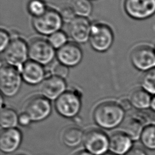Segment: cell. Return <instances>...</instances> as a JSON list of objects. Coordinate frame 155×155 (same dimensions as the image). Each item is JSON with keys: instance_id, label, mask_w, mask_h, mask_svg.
<instances>
[{"instance_id": "cell-1", "label": "cell", "mask_w": 155, "mask_h": 155, "mask_svg": "<svg viewBox=\"0 0 155 155\" xmlns=\"http://www.w3.org/2000/svg\"><path fill=\"white\" fill-rule=\"evenodd\" d=\"M125 111L115 102L107 101L99 104L94 110L93 118L101 127L112 129L119 125L124 119Z\"/></svg>"}, {"instance_id": "cell-2", "label": "cell", "mask_w": 155, "mask_h": 155, "mask_svg": "<svg viewBox=\"0 0 155 155\" xmlns=\"http://www.w3.org/2000/svg\"><path fill=\"white\" fill-rule=\"evenodd\" d=\"M22 79L19 70L7 64L1 65L0 68V89L2 94L12 97L19 91Z\"/></svg>"}, {"instance_id": "cell-3", "label": "cell", "mask_w": 155, "mask_h": 155, "mask_svg": "<svg viewBox=\"0 0 155 155\" xmlns=\"http://www.w3.org/2000/svg\"><path fill=\"white\" fill-rule=\"evenodd\" d=\"M114 33L111 28L102 22L92 24L89 43L96 51L104 53L108 51L114 42Z\"/></svg>"}, {"instance_id": "cell-4", "label": "cell", "mask_w": 155, "mask_h": 155, "mask_svg": "<svg viewBox=\"0 0 155 155\" xmlns=\"http://www.w3.org/2000/svg\"><path fill=\"white\" fill-rule=\"evenodd\" d=\"M64 24L60 12L53 8H48L41 16L33 18L32 25L40 35L49 36L61 30Z\"/></svg>"}, {"instance_id": "cell-5", "label": "cell", "mask_w": 155, "mask_h": 155, "mask_svg": "<svg viewBox=\"0 0 155 155\" xmlns=\"http://www.w3.org/2000/svg\"><path fill=\"white\" fill-rule=\"evenodd\" d=\"M2 55L5 64L19 70L29 58L28 44L24 39L15 37L2 52Z\"/></svg>"}, {"instance_id": "cell-6", "label": "cell", "mask_w": 155, "mask_h": 155, "mask_svg": "<svg viewBox=\"0 0 155 155\" xmlns=\"http://www.w3.org/2000/svg\"><path fill=\"white\" fill-rule=\"evenodd\" d=\"M28 56L30 60L44 66L48 65L53 61L56 52L48 40L35 38L28 44Z\"/></svg>"}, {"instance_id": "cell-7", "label": "cell", "mask_w": 155, "mask_h": 155, "mask_svg": "<svg viewBox=\"0 0 155 155\" xmlns=\"http://www.w3.org/2000/svg\"><path fill=\"white\" fill-rule=\"evenodd\" d=\"M130 58L133 67L139 71L145 72L155 67V51L149 44H140L134 47Z\"/></svg>"}, {"instance_id": "cell-8", "label": "cell", "mask_w": 155, "mask_h": 155, "mask_svg": "<svg viewBox=\"0 0 155 155\" xmlns=\"http://www.w3.org/2000/svg\"><path fill=\"white\" fill-rule=\"evenodd\" d=\"M124 9L132 19L145 20L155 15V0H124Z\"/></svg>"}, {"instance_id": "cell-9", "label": "cell", "mask_w": 155, "mask_h": 155, "mask_svg": "<svg viewBox=\"0 0 155 155\" xmlns=\"http://www.w3.org/2000/svg\"><path fill=\"white\" fill-rule=\"evenodd\" d=\"M57 112L63 117L71 118L76 116L81 108V97L76 91H65L55 101Z\"/></svg>"}, {"instance_id": "cell-10", "label": "cell", "mask_w": 155, "mask_h": 155, "mask_svg": "<svg viewBox=\"0 0 155 155\" xmlns=\"http://www.w3.org/2000/svg\"><path fill=\"white\" fill-rule=\"evenodd\" d=\"M83 142L87 151L93 155H103L109 149V138L100 130L87 131L84 134Z\"/></svg>"}, {"instance_id": "cell-11", "label": "cell", "mask_w": 155, "mask_h": 155, "mask_svg": "<svg viewBox=\"0 0 155 155\" xmlns=\"http://www.w3.org/2000/svg\"><path fill=\"white\" fill-rule=\"evenodd\" d=\"M51 111L50 100L41 96L30 98L24 106V113L27 114L31 121L38 122L45 119Z\"/></svg>"}, {"instance_id": "cell-12", "label": "cell", "mask_w": 155, "mask_h": 155, "mask_svg": "<svg viewBox=\"0 0 155 155\" xmlns=\"http://www.w3.org/2000/svg\"><path fill=\"white\" fill-rule=\"evenodd\" d=\"M149 115L144 110L134 113L124 124L123 132L126 133L133 141L140 139L144 128L150 124L148 120Z\"/></svg>"}, {"instance_id": "cell-13", "label": "cell", "mask_w": 155, "mask_h": 155, "mask_svg": "<svg viewBox=\"0 0 155 155\" xmlns=\"http://www.w3.org/2000/svg\"><path fill=\"white\" fill-rule=\"evenodd\" d=\"M58 62L68 67H74L80 64L83 58V52L78 44L68 42L56 51Z\"/></svg>"}, {"instance_id": "cell-14", "label": "cell", "mask_w": 155, "mask_h": 155, "mask_svg": "<svg viewBox=\"0 0 155 155\" xmlns=\"http://www.w3.org/2000/svg\"><path fill=\"white\" fill-rule=\"evenodd\" d=\"M91 25L87 18L76 16L68 24L69 36L74 42L85 44L89 41Z\"/></svg>"}, {"instance_id": "cell-15", "label": "cell", "mask_w": 155, "mask_h": 155, "mask_svg": "<svg viewBox=\"0 0 155 155\" xmlns=\"http://www.w3.org/2000/svg\"><path fill=\"white\" fill-rule=\"evenodd\" d=\"M67 89L65 79L54 75L45 78L39 86L41 95L50 101L56 100Z\"/></svg>"}, {"instance_id": "cell-16", "label": "cell", "mask_w": 155, "mask_h": 155, "mask_svg": "<svg viewBox=\"0 0 155 155\" xmlns=\"http://www.w3.org/2000/svg\"><path fill=\"white\" fill-rule=\"evenodd\" d=\"M22 81L27 84H41L45 79V70L43 65L31 60H28L19 68Z\"/></svg>"}, {"instance_id": "cell-17", "label": "cell", "mask_w": 155, "mask_h": 155, "mask_svg": "<svg viewBox=\"0 0 155 155\" xmlns=\"http://www.w3.org/2000/svg\"><path fill=\"white\" fill-rule=\"evenodd\" d=\"M22 134L18 129H5L0 136L1 150L5 153H13L20 146Z\"/></svg>"}, {"instance_id": "cell-18", "label": "cell", "mask_w": 155, "mask_h": 155, "mask_svg": "<svg viewBox=\"0 0 155 155\" xmlns=\"http://www.w3.org/2000/svg\"><path fill=\"white\" fill-rule=\"evenodd\" d=\"M133 141L124 132H116L109 138V150L116 155H125L133 148Z\"/></svg>"}, {"instance_id": "cell-19", "label": "cell", "mask_w": 155, "mask_h": 155, "mask_svg": "<svg viewBox=\"0 0 155 155\" xmlns=\"http://www.w3.org/2000/svg\"><path fill=\"white\" fill-rule=\"evenodd\" d=\"M152 97L153 96L140 87L131 92L129 100L132 107L138 110H145L150 108Z\"/></svg>"}, {"instance_id": "cell-20", "label": "cell", "mask_w": 155, "mask_h": 155, "mask_svg": "<svg viewBox=\"0 0 155 155\" xmlns=\"http://www.w3.org/2000/svg\"><path fill=\"white\" fill-rule=\"evenodd\" d=\"M84 134L82 130L78 127L67 128L62 135L64 143L68 147H75L79 145L84 139Z\"/></svg>"}, {"instance_id": "cell-21", "label": "cell", "mask_w": 155, "mask_h": 155, "mask_svg": "<svg viewBox=\"0 0 155 155\" xmlns=\"http://www.w3.org/2000/svg\"><path fill=\"white\" fill-rule=\"evenodd\" d=\"M70 7L76 16L88 18L93 12L91 0H71Z\"/></svg>"}, {"instance_id": "cell-22", "label": "cell", "mask_w": 155, "mask_h": 155, "mask_svg": "<svg viewBox=\"0 0 155 155\" xmlns=\"http://www.w3.org/2000/svg\"><path fill=\"white\" fill-rule=\"evenodd\" d=\"M18 123V116L16 111L9 108H2L0 113V124L2 128H15Z\"/></svg>"}, {"instance_id": "cell-23", "label": "cell", "mask_w": 155, "mask_h": 155, "mask_svg": "<svg viewBox=\"0 0 155 155\" xmlns=\"http://www.w3.org/2000/svg\"><path fill=\"white\" fill-rule=\"evenodd\" d=\"M143 146L147 150L155 151V124L146 126L140 137Z\"/></svg>"}, {"instance_id": "cell-24", "label": "cell", "mask_w": 155, "mask_h": 155, "mask_svg": "<svg viewBox=\"0 0 155 155\" xmlns=\"http://www.w3.org/2000/svg\"><path fill=\"white\" fill-rule=\"evenodd\" d=\"M140 85L151 96H155V67L143 73L140 79Z\"/></svg>"}, {"instance_id": "cell-25", "label": "cell", "mask_w": 155, "mask_h": 155, "mask_svg": "<svg viewBox=\"0 0 155 155\" xmlns=\"http://www.w3.org/2000/svg\"><path fill=\"white\" fill-rule=\"evenodd\" d=\"M48 8L44 0H30L27 4V10L28 13L36 18L42 15Z\"/></svg>"}, {"instance_id": "cell-26", "label": "cell", "mask_w": 155, "mask_h": 155, "mask_svg": "<svg viewBox=\"0 0 155 155\" xmlns=\"http://www.w3.org/2000/svg\"><path fill=\"white\" fill-rule=\"evenodd\" d=\"M47 40L51 45L57 50L68 42L67 35L62 30H59L51 34L48 36Z\"/></svg>"}, {"instance_id": "cell-27", "label": "cell", "mask_w": 155, "mask_h": 155, "mask_svg": "<svg viewBox=\"0 0 155 155\" xmlns=\"http://www.w3.org/2000/svg\"><path fill=\"white\" fill-rule=\"evenodd\" d=\"M52 75L65 79L69 74V68L59 62L55 64L52 68Z\"/></svg>"}, {"instance_id": "cell-28", "label": "cell", "mask_w": 155, "mask_h": 155, "mask_svg": "<svg viewBox=\"0 0 155 155\" xmlns=\"http://www.w3.org/2000/svg\"><path fill=\"white\" fill-rule=\"evenodd\" d=\"M12 38L9 33L5 29L0 30V51L2 53L10 44Z\"/></svg>"}, {"instance_id": "cell-29", "label": "cell", "mask_w": 155, "mask_h": 155, "mask_svg": "<svg viewBox=\"0 0 155 155\" xmlns=\"http://www.w3.org/2000/svg\"><path fill=\"white\" fill-rule=\"evenodd\" d=\"M59 12H60L61 18L63 20V22L68 24L76 17L75 13H74L73 10L70 8V7H65L62 8L61 11Z\"/></svg>"}, {"instance_id": "cell-30", "label": "cell", "mask_w": 155, "mask_h": 155, "mask_svg": "<svg viewBox=\"0 0 155 155\" xmlns=\"http://www.w3.org/2000/svg\"><path fill=\"white\" fill-rule=\"evenodd\" d=\"M31 122V119L25 113H21L18 116V123L22 127L28 126Z\"/></svg>"}, {"instance_id": "cell-31", "label": "cell", "mask_w": 155, "mask_h": 155, "mask_svg": "<svg viewBox=\"0 0 155 155\" xmlns=\"http://www.w3.org/2000/svg\"><path fill=\"white\" fill-rule=\"evenodd\" d=\"M125 155H148L145 150L139 148V147H134L131 150H130Z\"/></svg>"}, {"instance_id": "cell-32", "label": "cell", "mask_w": 155, "mask_h": 155, "mask_svg": "<svg viewBox=\"0 0 155 155\" xmlns=\"http://www.w3.org/2000/svg\"><path fill=\"white\" fill-rule=\"evenodd\" d=\"M119 104L120 105V106L122 107V108L125 111L130 110L132 107V105H131L130 100L127 99H124L121 100L120 101V102L119 103Z\"/></svg>"}, {"instance_id": "cell-33", "label": "cell", "mask_w": 155, "mask_h": 155, "mask_svg": "<svg viewBox=\"0 0 155 155\" xmlns=\"http://www.w3.org/2000/svg\"><path fill=\"white\" fill-rule=\"evenodd\" d=\"M150 108L152 110V111L153 112L155 113V96H153V97H152Z\"/></svg>"}, {"instance_id": "cell-34", "label": "cell", "mask_w": 155, "mask_h": 155, "mask_svg": "<svg viewBox=\"0 0 155 155\" xmlns=\"http://www.w3.org/2000/svg\"><path fill=\"white\" fill-rule=\"evenodd\" d=\"M74 155H93L91 153H89L87 151H81L76 153H75Z\"/></svg>"}, {"instance_id": "cell-35", "label": "cell", "mask_w": 155, "mask_h": 155, "mask_svg": "<svg viewBox=\"0 0 155 155\" xmlns=\"http://www.w3.org/2000/svg\"><path fill=\"white\" fill-rule=\"evenodd\" d=\"M103 155H116V154H113V153H105V154H103Z\"/></svg>"}, {"instance_id": "cell-36", "label": "cell", "mask_w": 155, "mask_h": 155, "mask_svg": "<svg viewBox=\"0 0 155 155\" xmlns=\"http://www.w3.org/2000/svg\"><path fill=\"white\" fill-rule=\"evenodd\" d=\"M154 51H155V46L154 47Z\"/></svg>"}]
</instances>
